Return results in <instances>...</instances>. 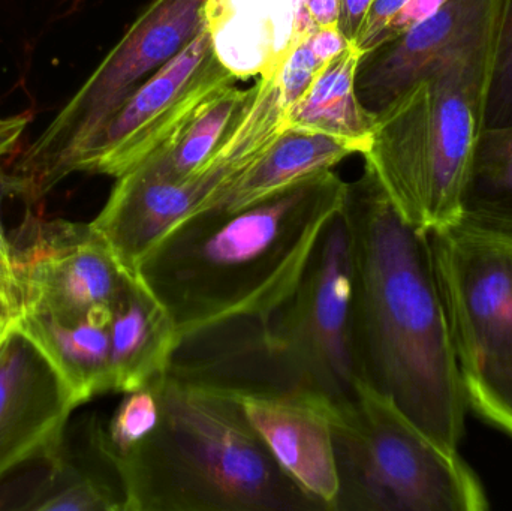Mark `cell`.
<instances>
[{"instance_id":"obj_1","label":"cell","mask_w":512,"mask_h":511,"mask_svg":"<svg viewBox=\"0 0 512 511\" xmlns=\"http://www.w3.org/2000/svg\"><path fill=\"white\" fill-rule=\"evenodd\" d=\"M352 339L361 381L439 446L459 452L466 401L429 233L400 216L372 168L346 183Z\"/></svg>"},{"instance_id":"obj_2","label":"cell","mask_w":512,"mask_h":511,"mask_svg":"<svg viewBox=\"0 0 512 511\" xmlns=\"http://www.w3.org/2000/svg\"><path fill=\"white\" fill-rule=\"evenodd\" d=\"M345 192L346 182L325 170L234 212L194 213L150 248L137 275L170 312L180 341L225 321H265L300 284Z\"/></svg>"},{"instance_id":"obj_3","label":"cell","mask_w":512,"mask_h":511,"mask_svg":"<svg viewBox=\"0 0 512 511\" xmlns=\"http://www.w3.org/2000/svg\"><path fill=\"white\" fill-rule=\"evenodd\" d=\"M155 432L114 462L126 511H325L274 461L231 393L159 375Z\"/></svg>"},{"instance_id":"obj_4","label":"cell","mask_w":512,"mask_h":511,"mask_svg":"<svg viewBox=\"0 0 512 511\" xmlns=\"http://www.w3.org/2000/svg\"><path fill=\"white\" fill-rule=\"evenodd\" d=\"M499 32L448 54L376 113L366 165L400 216L424 233L462 216L486 129Z\"/></svg>"},{"instance_id":"obj_5","label":"cell","mask_w":512,"mask_h":511,"mask_svg":"<svg viewBox=\"0 0 512 511\" xmlns=\"http://www.w3.org/2000/svg\"><path fill=\"white\" fill-rule=\"evenodd\" d=\"M234 354L246 392L303 390L331 407L363 383L352 339V260L342 210L331 219L292 296L265 321L242 320Z\"/></svg>"},{"instance_id":"obj_6","label":"cell","mask_w":512,"mask_h":511,"mask_svg":"<svg viewBox=\"0 0 512 511\" xmlns=\"http://www.w3.org/2000/svg\"><path fill=\"white\" fill-rule=\"evenodd\" d=\"M336 511H484L477 474L427 437L390 399L366 384L351 404L331 407Z\"/></svg>"},{"instance_id":"obj_7","label":"cell","mask_w":512,"mask_h":511,"mask_svg":"<svg viewBox=\"0 0 512 511\" xmlns=\"http://www.w3.org/2000/svg\"><path fill=\"white\" fill-rule=\"evenodd\" d=\"M429 239L468 407L512 438V243L460 224Z\"/></svg>"},{"instance_id":"obj_8","label":"cell","mask_w":512,"mask_h":511,"mask_svg":"<svg viewBox=\"0 0 512 511\" xmlns=\"http://www.w3.org/2000/svg\"><path fill=\"white\" fill-rule=\"evenodd\" d=\"M204 0H152L86 83L24 150L0 189L36 203L68 177L75 153L203 27Z\"/></svg>"},{"instance_id":"obj_9","label":"cell","mask_w":512,"mask_h":511,"mask_svg":"<svg viewBox=\"0 0 512 511\" xmlns=\"http://www.w3.org/2000/svg\"><path fill=\"white\" fill-rule=\"evenodd\" d=\"M251 110L212 161L180 183L156 182L128 171L117 177L107 203L90 222L123 269L138 264L174 225L203 209L248 171L283 131L277 75L258 78Z\"/></svg>"},{"instance_id":"obj_10","label":"cell","mask_w":512,"mask_h":511,"mask_svg":"<svg viewBox=\"0 0 512 511\" xmlns=\"http://www.w3.org/2000/svg\"><path fill=\"white\" fill-rule=\"evenodd\" d=\"M236 83L216 57L203 23L198 35L75 153L68 176L83 171L117 179L167 143L212 96Z\"/></svg>"},{"instance_id":"obj_11","label":"cell","mask_w":512,"mask_h":511,"mask_svg":"<svg viewBox=\"0 0 512 511\" xmlns=\"http://www.w3.org/2000/svg\"><path fill=\"white\" fill-rule=\"evenodd\" d=\"M21 312L60 323L113 308L131 273L90 224L42 219L27 212L11 237Z\"/></svg>"},{"instance_id":"obj_12","label":"cell","mask_w":512,"mask_h":511,"mask_svg":"<svg viewBox=\"0 0 512 511\" xmlns=\"http://www.w3.org/2000/svg\"><path fill=\"white\" fill-rule=\"evenodd\" d=\"M75 408L53 366L11 321L0 347V482L27 462H59Z\"/></svg>"},{"instance_id":"obj_13","label":"cell","mask_w":512,"mask_h":511,"mask_svg":"<svg viewBox=\"0 0 512 511\" xmlns=\"http://www.w3.org/2000/svg\"><path fill=\"white\" fill-rule=\"evenodd\" d=\"M505 2L447 0L423 23L364 54L355 78L361 104L379 113L430 66L498 30Z\"/></svg>"},{"instance_id":"obj_14","label":"cell","mask_w":512,"mask_h":511,"mask_svg":"<svg viewBox=\"0 0 512 511\" xmlns=\"http://www.w3.org/2000/svg\"><path fill=\"white\" fill-rule=\"evenodd\" d=\"M230 393V392H228ZM279 467L325 511H336L339 479L331 404L303 390L231 393Z\"/></svg>"},{"instance_id":"obj_15","label":"cell","mask_w":512,"mask_h":511,"mask_svg":"<svg viewBox=\"0 0 512 511\" xmlns=\"http://www.w3.org/2000/svg\"><path fill=\"white\" fill-rule=\"evenodd\" d=\"M203 23L237 80L274 77L316 29L303 0H204Z\"/></svg>"},{"instance_id":"obj_16","label":"cell","mask_w":512,"mask_h":511,"mask_svg":"<svg viewBox=\"0 0 512 511\" xmlns=\"http://www.w3.org/2000/svg\"><path fill=\"white\" fill-rule=\"evenodd\" d=\"M179 344L168 309L137 273H131L111 315L113 392H134L167 372Z\"/></svg>"},{"instance_id":"obj_17","label":"cell","mask_w":512,"mask_h":511,"mask_svg":"<svg viewBox=\"0 0 512 511\" xmlns=\"http://www.w3.org/2000/svg\"><path fill=\"white\" fill-rule=\"evenodd\" d=\"M111 315L113 308H102L86 320L60 323L21 312L12 323L44 354L80 407L95 396L113 392Z\"/></svg>"},{"instance_id":"obj_18","label":"cell","mask_w":512,"mask_h":511,"mask_svg":"<svg viewBox=\"0 0 512 511\" xmlns=\"http://www.w3.org/2000/svg\"><path fill=\"white\" fill-rule=\"evenodd\" d=\"M354 153L357 149L340 138L309 129L283 128L248 171L198 212L243 209L310 174L331 170Z\"/></svg>"},{"instance_id":"obj_19","label":"cell","mask_w":512,"mask_h":511,"mask_svg":"<svg viewBox=\"0 0 512 511\" xmlns=\"http://www.w3.org/2000/svg\"><path fill=\"white\" fill-rule=\"evenodd\" d=\"M258 90L259 80L249 89H239L236 84L225 87L167 143L129 171L144 179L168 183H180L194 176L230 140L251 110Z\"/></svg>"},{"instance_id":"obj_20","label":"cell","mask_w":512,"mask_h":511,"mask_svg":"<svg viewBox=\"0 0 512 511\" xmlns=\"http://www.w3.org/2000/svg\"><path fill=\"white\" fill-rule=\"evenodd\" d=\"M363 56V51L351 44L331 59L307 92L285 111L283 126L340 138L364 155L372 143L376 114L361 104L355 89Z\"/></svg>"},{"instance_id":"obj_21","label":"cell","mask_w":512,"mask_h":511,"mask_svg":"<svg viewBox=\"0 0 512 511\" xmlns=\"http://www.w3.org/2000/svg\"><path fill=\"white\" fill-rule=\"evenodd\" d=\"M459 224L512 243V125L484 129Z\"/></svg>"},{"instance_id":"obj_22","label":"cell","mask_w":512,"mask_h":511,"mask_svg":"<svg viewBox=\"0 0 512 511\" xmlns=\"http://www.w3.org/2000/svg\"><path fill=\"white\" fill-rule=\"evenodd\" d=\"M50 467V477L24 509L126 511L125 491L119 479L81 473L63 458Z\"/></svg>"},{"instance_id":"obj_23","label":"cell","mask_w":512,"mask_h":511,"mask_svg":"<svg viewBox=\"0 0 512 511\" xmlns=\"http://www.w3.org/2000/svg\"><path fill=\"white\" fill-rule=\"evenodd\" d=\"M159 377L134 392L125 393L107 426L93 422L90 440L110 459L111 464L128 458L150 435L161 420Z\"/></svg>"},{"instance_id":"obj_24","label":"cell","mask_w":512,"mask_h":511,"mask_svg":"<svg viewBox=\"0 0 512 511\" xmlns=\"http://www.w3.org/2000/svg\"><path fill=\"white\" fill-rule=\"evenodd\" d=\"M507 125H512V0L505 2L486 110V129Z\"/></svg>"},{"instance_id":"obj_25","label":"cell","mask_w":512,"mask_h":511,"mask_svg":"<svg viewBox=\"0 0 512 511\" xmlns=\"http://www.w3.org/2000/svg\"><path fill=\"white\" fill-rule=\"evenodd\" d=\"M325 65L327 63L322 62L313 53L307 38L289 54L288 59L277 72L280 102L285 111L307 92Z\"/></svg>"},{"instance_id":"obj_26","label":"cell","mask_w":512,"mask_h":511,"mask_svg":"<svg viewBox=\"0 0 512 511\" xmlns=\"http://www.w3.org/2000/svg\"><path fill=\"white\" fill-rule=\"evenodd\" d=\"M21 314V294L15 275L11 240L0 224V320L11 323Z\"/></svg>"},{"instance_id":"obj_27","label":"cell","mask_w":512,"mask_h":511,"mask_svg":"<svg viewBox=\"0 0 512 511\" xmlns=\"http://www.w3.org/2000/svg\"><path fill=\"white\" fill-rule=\"evenodd\" d=\"M405 3L406 0H373L363 27H361L360 35L355 41V47L363 51L364 54L373 50L378 45L385 27L396 17L397 12L403 8Z\"/></svg>"},{"instance_id":"obj_28","label":"cell","mask_w":512,"mask_h":511,"mask_svg":"<svg viewBox=\"0 0 512 511\" xmlns=\"http://www.w3.org/2000/svg\"><path fill=\"white\" fill-rule=\"evenodd\" d=\"M445 2L447 0H406L403 8L397 12L396 17L385 27L376 47L397 38V36L403 35V33L408 32L417 24L423 23L430 15L435 14Z\"/></svg>"},{"instance_id":"obj_29","label":"cell","mask_w":512,"mask_h":511,"mask_svg":"<svg viewBox=\"0 0 512 511\" xmlns=\"http://www.w3.org/2000/svg\"><path fill=\"white\" fill-rule=\"evenodd\" d=\"M373 0H339V27L348 42L355 44Z\"/></svg>"},{"instance_id":"obj_30","label":"cell","mask_w":512,"mask_h":511,"mask_svg":"<svg viewBox=\"0 0 512 511\" xmlns=\"http://www.w3.org/2000/svg\"><path fill=\"white\" fill-rule=\"evenodd\" d=\"M307 42H309L313 53L324 63L330 62L337 54L342 53L343 50H346L351 45V42H348V39L342 35L339 27L315 29L307 36Z\"/></svg>"},{"instance_id":"obj_31","label":"cell","mask_w":512,"mask_h":511,"mask_svg":"<svg viewBox=\"0 0 512 511\" xmlns=\"http://www.w3.org/2000/svg\"><path fill=\"white\" fill-rule=\"evenodd\" d=\"M29 122V114H18V116L0 119V161L17 147L21 134ZM2 173L3 171H0V176Z\"/></svg>"},{"instance_id":"obj_32","label":"cell","mask_w":512,"mask_h":511,"mask_svg":"<svg viewBox=\"0 0 512 511\" xmlns=\"http://www.w3.org/2000/svg\"><path fill=\"white\" fill-rule=\"evenodd\" d=\"M303 2L316 29L337 27L339 0H303Z\"/></svg>"},{"instance_id":"obj_33","label":"cell","mask_w":512,"mask_h":511,"mask_svg":"<svg viewBox=\"0 0 512 511\" xmlns=\"http://www.w3.org/2000/svg\"><path fill=\"white\" fill-rule=\"evenodd\" d=\"M8 329H9V324H8V326L5 327V329H3V332L0 333V347H2L3 341H5V336H6V333H8Z\"/></svg>"},{"instance_id":"obj_34","label":"cell","mask_w":512,"mask_h":511,"mask_svg":"<svg viewBox=\"0 0 512 511\" xmlns=\"http://www.w3.org/2000/svg\"><path fill=\"white\" fill-rule=\"evenodd\" d=\"M8 324H9V323H3V321H2V320H0V330H2V329H3V327L8 326Z\"/></svg>"}]
</instances>
